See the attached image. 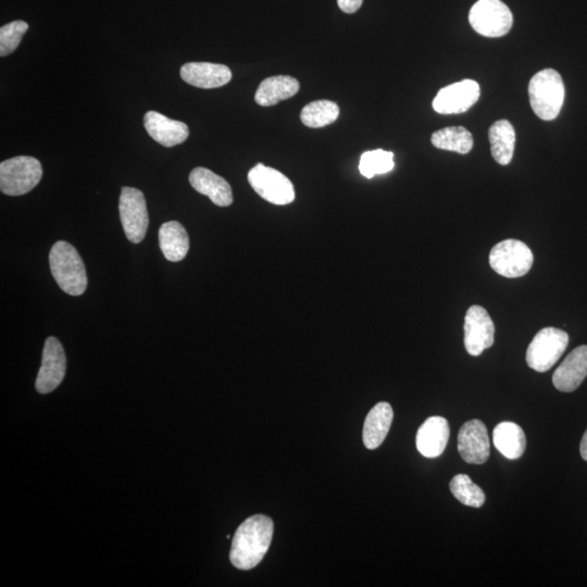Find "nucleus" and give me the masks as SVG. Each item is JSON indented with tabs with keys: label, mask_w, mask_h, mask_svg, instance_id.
I'll use <instances>...</instances> for the list:
<instances>
[{
	"label": "nucleus",
	"mask_w": 587,
	"mask_h": 587,
	"mask_svg": "<svg viewBox=\"0 0 587 587\" xmlns=\"http://www.w3.org/2000/svg\"><path fill=\"white\" fill-rule=\"evenodd\" d=\"M274 524L271 518L256 515L248 518L237 529L230 561L240 570H251L262 562L273 538Z\"/></svg>",
	"instance_id": "obj_1"
},
{
	"label": "nucleus",
	"mask_w": 587,
	"mask_h": 587,
	"mask_svg": "<svg viewBox=\"0 0 587 587\" xmlns=\"http://www.w3.org/2000/svg\"><path fill=\"white\" fill-rule=\"evenodd\" d=\"M49 264L55 281L67 295L81 296L87 291L86 265L69 242H56L49 253Z\"/></svg>",
	"instance_id": "obj_2"
},
{
	"label": "nucleus",
	"mask_w": 587,
	"mask_h": 587,
	"mask_svg": "<svg viewBox=\"0 0 587 587\" xmlns=\"http://www.w3.org/2000/svg\"><path fill=\"white\" fill-rule=\"evenodd\" d=\"M530 104L541 120L551 121L561 114L564 101V84L556 70H541L529 84Z\"/></svg>",
	"instance_id": "obj_3"
},
{
	"label": "nucleus",
	"mask_w": 587,
	"mask_h": 587,
	"mask_svg": "<svg viewBox=\"0 0 587 587\" xmlns=\"http://www.w3.org/2000/svg\"><path fill=\"white\" fill-rule=\"evenodd\" d=\"M43 169L36 158L18 156L0 163V190L5 195L29 193L41 182Z\"/></svg>",
	"instance_id": "obj_4"
},
{
	"label": "nucleus",
	"mask_w": 587,
	"mask_h": 587,
	"mask_svg": "<svg viewBox=\"0 0 587 587\" xmlns=\"http://www.w3.org/2000/svg\"><path fill=\"white\" fill-rule=\"evenodd\" d=\"M534 262L533 252L521 241L506 240L499 242L489 252V265L504 278L517 279L526 275Z\"/></svg>",
	"instance_id": "obj_5"
},
{
	"label": "nucleus",
	"mask_w": 587,
	"mask_h": 587,
	"mask_svg": "<svg viewBox=\"0 0 587 587\" xmlns=\"http://www.w3.org/2000/svg\"><path fill=\"white\" fill-rule=\"evenodd\" d=\"M569 335L556 327H545L530 343L527 363L530 369L547 372L555 366L568 347Z\"/></svg>",
	"instance_id": "obj_6"
},
{
	"label": "nucleus",
	"mask_w": 587,
	"mask_h": 587,
	"mask_svg": "<svg viewBox=\"0 0 587 587\" xmlns=\"http://www.w3.org/2000/svg\"><path fill=\"white\" fill-rule=\"evenodd\" d=\"M469 22L479 36L496 38L510 33L513 15L500 0H479L470 10Z\"/></svg>",
	"instance_id": "obj_7"
},
{
	"label": "nucleus",
	"mask_w": 587,
	"mask_h": 587,
	"mask_svg": "<svg viewBox=\"0 0 587 587\" xmlns=\"http://www.w3.org/2000/svg\"><path fill=\"white\" fill-rule=\"evenodd\" d=\"M248 182L253 191L271 204L284 206L295 201V190L283 173L258 163L248 172Z\"/></svg>",
	"instance_id": "obj_8"
},
{
	"label": "nucleus",
	"mask_w": 587,
	"mask_h": 587,
	"mask_svg": "<svg viewBox=\"0 0 587 587\" xmlns=\"http://www.w3.org/2000/svg\"><path fill=\"white\" fill-rule=\"evenodd\" d=\"M118 211L128 240L139 244L145 239L149 225V211L142 191L133 188H123Z\"/></svg>",
	"instance_id": "obj_9"
},
{
	"label": "nucleus",
	"mask_w": 587,
	"mask_h": 587,
	"mask_svg": "<svg viewBox=\"0 0 587 587\" xmlns=\"http://www.w3.org/2000/svg\"><path fill=\"white\" fill-rule=\"evenodd\" d=\"M464 330L466 351L474 357L493 346L495 325L487 309L478 304L468 309Z\"/></svg>",
	"instance_id": "obj_10"
},
{
	"label": "nucleus",
	"mask_w": 587,
	"mask_h": 587,
	"mask_svg": "<svg viewBox=\"0 0 587 587\" xmlns=\"http://www.w3.org/2000/svg\"><path fill=\"white\" fill-rule=\"evenodd\" d=\"M67 370V358L61 343L50 336L45 342L41 369L36 383L39 394H49L64 381Z\"/></svg>",
	"instance_id": "obj_11"
},
{
	"label": "nucleus",
	"mask_w": 587,
	"mask_h": 587,
	"mask_svg": "<svg viewBox=\"0 0 587 587\" xmlns=\"http://www.w3.org/2000/svg\"><path fill=\"white\" fill-rule=\"evenodd\" d=\"M479 86L476 81L464 80L439 89L433 100V108L440 115H459L478 103Z\"/></svg>",
	"instance_id": "obj_12"
},
{
	"label": "nucleus",
	"mask_w": 587,
	"mask_h": 587,
	"mask_svg": "<svg viewBox=\"0 0 587 587\" xmlns=\"http://www.w3.org/2000/svg\"><path fill=\"white\" fill-rule=\"evenodd\" d=\"M488 428L482 421L473 419L461 427L458 434V451L468 464L483 465L489 458Z\"/></svg>",
	"instance_id": "obj_13"
},
{
	"label": "nucleus",
	"mask_w": 587,
	"mask_h": 587,
	"mask_svg": "<svg viewBox=\"0 0 587 587\" xmlns=\"http://www.w3.org/2000/svg\"><path fill=\"white\" fill-rule=\"evenodd\" d=\"M183 81L200 88H217L232 80V72L227 66L211 62H190L180 67Z\"/></svg>",
	"instance_id": "obj_14"
},
{
	"label": "nucleus",
	"mask_w": 587,
	"mask_h": 587,
	"mask_svg": "<svg viewBox=\"0 0 587 587\" xmlns=\"http://www.w3.org/2000/svg\"><path fill=\"white\" fill-rule=\"evenodd\" d=\"M449 436L448 421L443 417H430L417 430V448L427 458H437L444 453Z\"/></svg>",
	"instance_id": "obj_15"
},
{
	"label": "nucleus",
	"mask_w": 587,
	"mask_h": 587,
	"mask_svg": "<svg viewBox=\"0 0 587 587\" xmlns=\"http://www.w3.org/2000/svg\"><path fill=\"white\" fill-rule=\"evenodd\" d=\"M587 376V346L582 345L570 353L558 366L552 383L558 391L572 393L583 383Z\"/></svg>",
	"instance_id": "obj_16"
},
{
	"label": "nucleus",
	"mask_w": 587,
	"mask_h": 587,
	"mask_svg": "<svg viewBox=\"0 0 587 587\" xmlns=\"http://www.w3.org/2000/svg\"><path fill=\"white\" fill-rule=\"evenodd\" d=\"M144 126L150 138L165 147L182 144L190 135L189 127L184 122L172 120L157 111L147 112Z\"/></svg>",
	"instance_id": "obj_17"
},
{
	"label": "nucleus",
	"mask_w": 587,
	"mask_h": 587,
	"mask_svg": "<svg viewBox=\"0 0 587 587\" xmlns=\"http://www.w3.org/2000/svg\"><path fill=\"white\" fill-rule=\"evenodd\" d=\"M190 183L199 193L211 199L214 205L229 207L233 202L232 189L222 177L206 168H196L190 174Z\"/></svg>",
	"instance_id": "obj_18"
},
{
	"label": "nucleus",
	"mask_w": 587,
	"mask_h": 587,
	"mask_svg": "<svg viewBox=\"0 0 587 587\" xmlns=\"http://www.w3.org/2000/svg\"><path fill=\"white\" fill-rule=\"evenodd\" d=\"M392 406L382 402L376 404L366 417L364 443L368 449H376L386 438L393 422Z\"/></svg>",
	"instance_id": "obj_19"
},
{
	"label": "nucleus",
	"mask_w": 587,
	"mask_h": 587,
	"mask_svg": "<svg viewBox=\"0 0 587 587\" xmlns=\"http://www.w3.org/2000/svg\"><path fill=\"white\" fill-rule=\"evenodd\" d=\"M299 88L301 87L295 77L289 76L271 77L265 78L258 88L255 100L259 106H273L295 96Z\"/></svg>",
	"instance_id": "obj_20"
},
{
	"label": "nucleus",
	"mask_w": 587,
	"mask_h": 587,
	"mask_svg": "<svg viewBox=\"0 0 587 587\" xmlns=\"http://www.w3.org/2000/svg\"><path fill=\"white\" fill-rule=\"evenodd\" d=\"M493 440L496 449L507 459H519L526 451V434L516 423L510 421L499 423L494 428Z\"/></svg>",
	"instance_id": "obj_21"
},
{
	"label": "nucleus",
	"mask_w": 587,
	"mask_h": 587,
	"mask_svg": "<svg viewBox=\"0 0 587 587\" xmlns=\"http://www.w3.org/2000/svg\"><path fill=\"white\" fill-rule=\"evenodd\" d=\"M160 245L163 256L171 263L182 262L190 250V239L183 225L166 222L160 230Z\"/></svg>",
	"instance_id": "obj_22"
},
{
	"label": "nucleus",
	"mask_w": 587,
	"mask_h": 587,
	"mask_svg": "<svg viewBox=\"0 0 587 587\" xmlns=\"http://www.w3.org/2000/svg\"><path fill=\"white\" fill-rule=\"evenodd\" d=\"M490 152L496 162L501 166L510 165L515 152L516 131L508 120L496 121L489 128Z\"/></svg>",
	"instance_id": "obj_23"
},
{
	"label": "nucleus",
	"mask_w": 587,
	"mask_h": 587,
	"mask_svg": "<svg viewBox=\"0 0 587 587\" xmlns=\"http://www.w3.org/2000/svg\"><path fill=\"white\" fill-rule=\"evenodd\" d=\"M431 142L438 149L467 155L473 149V137L464 127H448L433 133Z\"/></svg>",
	"instance_id": "obj_24"
},
{
	"label": "nucleus",
	"mask_w": 587,
	"mask_h": 587,
	"mask_svg": "<svg viewBox=\"0 0 587 587\" xmlns=\"http://www.w3.org/2000/svg\"><path fill=\"white\" fill-rule=\"evenodd\" d=\"M340 116V108L330 100H315L304 107L301 120L313 129L324 128L335 123Z\"/></svg>",
	"instance_id": "obj_25"
},
{
	"label": "nucleus",
	"mask_w": 587,
	"mask_h": 587,
	"mask_svg": "<svg viewBox=\"0 0 587 587\" xmlns=\"http://www.w3.org/2000/svg\"><path fill=\"white\" fill-rule=\"evenodd\" d=\"M450 492L462 505L479 508L484 505L487 496L483 489L472 482L469 476L457 474L449 484Z\"/></svg>",
	"instance_id": "obj_26"
},
{
	"label": "nucleus",
	"mask_w": 587,
	"mask_h": 587,
	"mask_svg": "<svg viewBox=\"0 0 587 587\" xmlns=\"http://www.w3.org/2000/svg\"><path fill=\"white\" fill-rule=\"evenodd\" d=\"M394 154L382 149L366 151L361 156L359 163L360 173L366 179H372L376 174H384L394 169Z\"/></svg>",
	"instance_id": "obj_27"
},
{
	"label": "nucleus",
	"mask_w": 587,
	"mask_h": 587,
	"mask_svg": "<svg viewBox=\"0 0 587 587\" xmlns=\"http://www.w3.org/2000/svg\"><path fill=\"white\" fill-rule=\"evenodd\" d=\"M29 25L25 21H14L0 29V56L5 57L18 48Z\"/></svg>",
	"instance_id": "obj_28"
},
{
	"label": "nucleus",
	"mask_w": 587,
	"mask_h": 587,
	"mask_svg": "<svg viewBox=\"0 0 587 587\" xmlns=\"http://www.w3.org/2000/svg\"><path fill=\"white\" fill-rule=\"evenodd\" d=\"M363 3L364 0H337L338 7L345 14H355Z\"/></svg>",
	"instance_id": "obj_29"
},
{
	"label": "nucleus",
	"mask_w": 587,
	"mask_h": 587,
	"mask_svg": "<svg viewBox=\"0 0 587 587\" xmlns=\"http://www.w3.org/2000/svg\"><path fill=\"white\" fill-rule=\"evenodd\" d=\"M580 453L582 458L587 461V430L584 433L582 440H581Z\"/></svg>",
	"instance_id": "obj_30"
}]
</instances>
